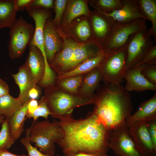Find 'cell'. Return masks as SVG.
<instances>
[{
    "mask_svg": "<svg viewBox=\"0 0 156 156\" xmlns=\"http://www.w3.org/2000/svg\"><path fill=\"white\" fill-rule=\"evenodd\" d=\"M72 114L58 118L64 135L57 144L64 155L79 152L107 154L110 130L92 112L85 118L78 119L73 117Z\"/></svg>",
    "mask_w": 156,
    "mask_h": 156,
    "instance_id": "cell-1",
    "label": "cell"
},
{
    "mask_svg": "<svg viewBox=\"0 0 156 156\" xmlns=\"http://www.w3.org/2000/svg\"><path fill=\"white\" fill-rule=\"evenodd\" d=\"M92 112L110 130L125 122L133 110L129 92L122 85L105 83L94 95Z\"/></svg>",
    "mask_w": 156,
    "mask_h": 156,
    "instance_id": "cell-2",
    "label": "cell"
},
{
    "mask_svg": "<svg viewBox=\"0 0 156 156\" xmlns=\"http://www.w3.org/2000/svg\"><path fill=\"white\" fill-rule=\"evenodd\" d=\"M44 96L51 113V116L58 119L60 117L72 113L75 108L94 103V97L81 96L66 92L54 85L45 88Z\"/></svg>",
    "mask_w": 156,
    "mask_h": 156,
    "instance_id": "cell-3",
    "label": "cell"
},
{
    "mask_svg": "<svg viewBox=\"0 0 156 156\" xmlns=\"http://www.w3.org/2000/svg\"><path fill=\"white\" fill-rule=\"evenodd\" d=\"M28 129L31 143H34L35 147L42 153L54 155L55 152L54 143L57 144L64 135L58 121L33 120Z\"/></svg>",
    "mask_w": 156,
    "mask_h": 156,
    "instance_id": "cell-4",
    "label": "cell"
},
{
    "mask_svg": "<svg viewBox=\"0 0 156 156\" xmlns=\"http://www.w3.org/2000/svg\"><path fill=\"white\" fill-rule=\"evenodd\" d=\"M99 67L105 83L120 85L124 81L126 71L127 48L106 53Z\"/></svg>",
    "mask_w": 156,
    "mask_h": 156,
    "instance_id": "cell-5",
    "label": "cell"
},
{
    "mask_svg": "<svg viewBox=\"0 0 156 156\" xmlns=\"http://www.w3.org/2000/svg\"><path fill=\"white\" fill-rule=\"evenodd\" d=\"M147 28L146 19L140 18L126 23L116 22L109 36L103 46L105 52L127 48L132 36Z\"/></svg>",
    "mask_w": 156,
    "mask_h": 156,
    "instance_id": "cell-6",
    "label": "cell"
},
{
    "mask_svg": "<svg viewBox=\"0 0 156 156\" xmlns=\"http://www.w3.org/2000/svg\"><path fill=\"white\" fill-rule=\"evenodd\" d=\"M8 49L12 59L21 57L34 36L35 28L21 16L10 28Z\"/></svg>",
    "mask_w": 156,
    "mask_h": 156,
    "instance_id": "cell-7",
    "label": "cell"
},
{
    "mask_svg": "<svg viewBox=\"0 0 156 156\" xmlns=\"http://www.w3.org/2000/svg\"><path fill=\"white\" fill-rule=\"evenodd\" d=\"M108 146L116 156H141L125 122L110 130Z\"/></svg>",
    "mask_w": 156,
    "mask_h": 156,
    "instance_id": "cell-8",
    "label": "cell"
},
{
    "mask_svg": "<svg viewBox=\"0 0 156 156\" xmlns=\"http://www.w3.org/2000/svg\"><path fill=\"white\" fill-rule=\"evenodd\" d=\"M152 37L147 28L132 36L127 47L126 70L135 64L154 45Z\"/></svg>",
    "mask_w": 156,
    "mask_h": 156,
    "instance_id": "cell-9",
    "label": "cell"
},
{
    "mask_svg": "<svg viewBox=\"0 0 156 156\" xmlns=\"http://www.w3.org/2000/svg\"><path fill=\"white\" fill-rule=\"evenodd\" d=\"M128 127L136 148L141 156H156V147L149 133L146 122H136Z\"/></svg>",
    "mask_w": 156,
    "mask_h": 156,
    "instance_id": "cell-10",
    "label": "cell"
},
{
    "mask_svg": "<svg viewBox=\"0 0 156 156\" xmlns=\"http://www.w3.org/2000/svg\"><path fill=\"white\" fill-rule=\"evenodd\" d=\"M89 17L93 38L103 48L116 22L96 10L91 11Z\"/></svg>",
    "mask_w": 156,
    "mask_h": 156,
    "instance_id": "cell-11",
    "label": "cell"
},
{
    "mask_svg": "<svg viewBox=\"0 0 156 156\" xmlns=\"http://www.w3.org/2000/svg\"><path fill=\"white\" fill-rule=\"evenodd\" d=\"M28 12L29 15L34 21L35 28L34 36L28 44V46H35L41 52L45 61L47 60L43 44V30L46 20L51 15L48 9L38 8L31 10Z\"/></svg>",
    "mask_w": 156,
    "mask_h": 156,
    "instance_id": "cell-12",
    "label": "cell"
},
{
    "mask_svg": "<svg viewBox=\"0 0 156 156\" xmlns=\"http://www.w3.org/2000/svg\"><path fill=\"white\" fill-rule=\"evenodd\" d=\"M104 52L102 46L94 39L83 43H78L66 72L73 69L86 60Z\"/></svg>",
    "mask_w": 156,
    "mask_h": 156,
    "instance_id": "cell-13",
    "label": "cell"
},
{
    "mask_svg": "<svg viewBox=\"0 0 156 156\" xmlns=\"http://www.w3.org/2000/svg\"><path fill=\"white\" fill-rule=\"evenodd\" d=\"M146 64L132 67L126 71L124 79L126 81V83L124 88L127 91L140 92L156 90V85L148 81L141 73L142 69Z\"/></svg>",
    "mask_w": 156,
    "mask_h": 156,
    "instance_id": "cell-14",
    "label": "cell"
},
{
    "mask_svg": "<svg viewBox=\"0 0 156 156\" xmlns=\"http://www.w3.org/2000/svg\"><path fill=\"white\" fill-rule=\"evenodd\" d=\"M43 44L48 62L49 64L55 55L62 49L63 43L59 34L49 18L45 23L43 30Z\"/></svg>",
    "mask_w": 156,
    "mask_h": 156,
    "instance_id": "cell-15",
    "label": "cell"
},
{
    "mask_svg": "<svg viewBox=\"0 0 156 156\" xmlns=\"http://www.w3.org/2000/svg\"><path fill=\"white\" fill-rule=\"evenodd\" d=\"M121 1L123 5L122 8L110 13L97 11L111 17L119 23H127L140 18L146 19L140 11L137 0H121Z\"/></svg>",
    "mask_w": 156,
    "mask_h": 156,
    "instance_id": "cell-16",
    "label": "cell"
},
{
    "mask_svg": "<svg viewBox=\"0 0 156 156\" xmlns=\"http://www.w3.org/2000/svg\"><path fill=\"white\" fill-rule=\"evenodd\" d=\"M78 43L70 38H64L62 50L55 55L49 64L50 68L57 72L58 75L66 72Z\"/></svg>",
    "mask_w": 156,
    "mask_h": 156,
    "instance_id": "cell-17",
    "label": "cell"
},
{
    "mask_svg": "<svg viewBox=\"0 0 156 156\" xmlns=\"http://www.w3.org/2000/svg\"><path fill=\"white\" fill-rule=\"evenodd\" d=\"M29 51L26 63L34 83L38 84L44 75L45 65L44 57L35 46H29Z\"/></svg>",
    "mask_w": 156,
    "mask_h": 156,
    "instance_id": "cell-18",
    "label": "cell"
},
{
    "mask_svg": "<svg viewBox=\"0 0 156 156\" xmlns=\"http://www.w3.org/2000/svg\"><path fill=\"white\" fill-rule=\"evenodd\" d=\"M156 120V93L149 100L142 102L137 110L128 117L125 122L128 127L138 122Z\"/></svg>",
    "mask_w": 156,
    "mask_h": 156,
    "instance_id": "cell-19",
    "label": "cell"
},
{
    "mask_svg": "<svg viewBox=\"0 0 156 156\" xmlns=\"http://www.w3.org/2000/svg\"><path fill=\"white\" fill-rule=\"evenodd\" d=\"M11 75L19 88L17 98L23 105L30 99L28 95L29 90L37 84L34 83L25 62L18 68L17 73Z\"/></svg>",
    "mask_w": 156,
    "mask_h": 156,
    "instance_id": "cell-20",
    "label": "cell"
},
{
    "mask_svg": "<svg viewBox=\"0 0 156 156\" xmlns=\"http://www.w3.org/2000/svg\"><path fill=\"white\" fill-rule=\"evenodd\" d=\"M102 80L99 68L86 74L78 90V94L86 97H93L94 92Z\"/></svg>",
    "mask_w": 156,
    "mask_h": 156,
    "instance_id": "cell-21",
    "label": "cell"
},
{
    "mask_svg": "<svg viewBox=\"0 0 156 156\" xmlns=\"http://www.w3.org/2000/svg\"><path fill=\"white\" fill-rule=\"evenodd\" d=\"M106 54V53L104 52L86 60L69 71L58 75L57 78V80L71 76L84 75L95 68H99Z\"/></svg>",
    "mask_w": 156,
    "mask_h": 156,
    "instance_id": "cell-22",
    "label": "cell"
},
{
    "mask_svg": "<svg viewBox=\"0 0 156 156\" xmlns=\"http://www.w3.org/2000/svg\"><path fill=\"white\" fill-rule=\"evenodd\" d=\"M91 12L86 1H68L64 18V24L69 25L76 18L82 16H89Z\"/></svg>",
    "mask_w": 156,
    "mask_h": 156,
    "instance_id": "cell-23",
    "label": "cell"
},
{
    "mask_svg": "<svg viewBox=\"0 0 156 156\" xmlns=\"http://www.w3.org/2000/svg\"><path fill=\"white\" fill-rule=\"evenodd\" d=\"M29 100L10 118L8 119L9 130L11 135L16 141L20 137L24 131L23 128L28 109Z\"/></svg>",
    "mask_w": 156,
    "mask_h": 156,
    "instance_id": "cell-24",
    "label": "cell"
},
{
    "mask_svg": "<svg viewBox=\"0 0 156 156\" xmlns=\"http://www.w3.org/2000/svg\"><path fill=\"white\" fill-rule=\"evenodd\" d=\"M14 0H0V29L10 28L16 21Z\"/></svg>",
    "mask_w": 156,
    "mask_h": 156,
    "instance_id": "cell-25",
    "label": "cell"
},
{
    "mask_svg": "<svg viewBox=\"0 0 156 156\" xmlns=\"http://www.w3.org/2000/svg\"><path fill=\"white\" fill-rule=\"evenodd\" d=\"M72 27H70V32H71L72 35L77 39H78L79 43L94 39L89 16H86V18H81L74 22Z\"/></svg>",
    "mask_w": 156,
    "mask_h": 156,
    "instance_id": "cell-26",
    "label": "cell"
},
{
    "mask_svg": "<svg viewBox=\"0 0 156 156\" xmlns=\"http://www.w3.org/2000/svg\"><path fill=\"white\" fill-rule=\"evenodd\" d=\"M140 11L146 20L151 21L148 31L156 41V0H137Z\"/></svg>",
    "mask_w": 156,
    "mask_h": 156,
    "instance_id": "cell-27",
    "label": "cell"
},
{
    "mask_svg": "<svg viewBox=\"0 0 156 156\" xmlns=\"http://www.w3.org/2000/svg\"><path fill=\"white\" fill-rule=\"evenodd\" d=\"M23 105L18 99L15 98L9 94L0 97V115L5 118L11 117L22 107Z\"/></svg>",
    "mask_w": 156,
    "mask_h": 156,
    "instance_id": "cell-28",
    "label": "cell"
},
{
    "mask_svg": "<svg viewBox=\"0 0 156 156\" xmlns=\"http://www.w3.org/2000/svg\"><path fill=\"white\" fill-rule=\"evenodd\" d=\"M84 76V74L79 75L58 80L57 86L66 92L73 94H78L79 89L82 83Z\"/></svg>",
    "mask_w": 156,
    "mask_h": 156,
    "instance_id": "cell-29",
    "label": "cell"
},
{
    "mask_svg": "<svg viewBox=\"0 0 156 156\" xmlns=\"http://www.w3.org/2000/svg\"><path fill=\"white\" fill-rule=\"evenodd\" d=\"M90 5L96 10L109 14L122 7L121 0H97L90 1Z\"/></svg>",
    "mask_w": 156,
    "mask_h": 156,
    "instance_id": "cell-30",
    "label": "cell"
},
{
    "mask_svg": "<svg viewBox=\"0 0 156 156\" xmlns=\"http://www.w3.org/2000/svg\"><path fill=\"white\" fill-rule=\"evenodd\" d=\"M2 125L0 131V151L9 149L15 141L10 131L8 119L5 118Z\"/></svg>",
    "mask_w": 156,
    "mask_h": 156,
    "instance_id": "cell-31",
    "label": "cell"
},
{
    "mask_svg": "<svg viewBox=\"0 0 156 156\" xmlns=\"http://www.w3.org/2000/svg\"><path fill=\"white\" fill-rule=\"evenodd\" d=\"M51 114V113L43 96L38 101V105L35 110L32 114L27 116L26 118H32L33 120L35 121L37 120L39 117H42L46 120H48L49 116Z\"/></svg>",
    "mask_w": 156,
    "mask_h": 156,
    "instance_id": "cell-32",
    "label": "cell"
},
{
    "mask_svg": "<svg viewBox=\"0 0 156 156\" xmlns=\"http://www.w3.org/2000/svg\"><path fill=\"white\" fill-rule=\"evenodd\" d=\"M68 1L66 0L54 1L53 7L55 14L52 22L57 31L60 30L59 25L64 12L66 8Z\"/></svg>",
    "mask_w": 156,
    "mask_h": 156,
    "instance_id": "cell-33",
    "label": "cell"
},
{
    "mask_svg": "<svg viewBox=\"0 0 156 156\" xmlns=\"http://www.w3.org/2000/svg\"><path fill=\"white\" fill-rule=\"evenodd\" d=\"M25 132V136L21 139L20 142L26 149L28 156H54V155L43 153L36 147L33 146L29 140L28 128L26 130Z\"/></svg>",
    "mask_w": 156,
    "mask_h": 156,
    "instance_id": "cell-34",
    "label": "cell"
},
{
    "mask_svg": "<svg viewBox=\"0 0 156 156\" xmlns=\"http://www.w3.org/2000/svg\"><path fill=\"white\" fill-rule=\"evenodd\" d=\"M153 63H156V45H153L132 67L143 64Z\"/></svg>",
    "mask_w": 156,
    "mask_h": 156,
    "instance_id": "cell-35",
    "label": "cell"
},
{
    "mask_svg": "<svg viewBox=\"0 0 156 156\" xmlns=\"http://www.w3.org/2000/svg\"><path fill=\"white\" fill-rule=\"evenodd\" d=\"M141 73L148 81L156 85V63L146 65Z\"/></svg>",
    "mask_w": 156,
    "mask_h": 156,
    "instance_id": "cell-36",
    "label": "cell"
},
{
    "mask_svg": "<svg viewBox=\"0 0 156 156\" xmlns=\"http://www.w3.org/2000/svg\"><path fill=\"white\" fill-rule=\"evenodd\" d=\"M54 2V1L53 0H32L25 9L29 11L31 10L38 8H52L53 7Z\"/></svg>",
    "mask_w": 156,
    "mask_h": 156,
    "instance_id": "cell-37",
    "label": "cell"
},
{
    "mask_svg": "<svg viewBox=\"0 0 156 156\" xmlns=\"http://www.w3.org/2000/svg\"><path fill=\"white\" fill-rule=\"evenodd\" d=\"M146 123L152 142L156 147V120L146 122Z\"/></svg>",
    "mask_w": 156,
    "mask_h": 156,
    "instance_id": "cell-38",
    "label": "cell"
},
{
    "mask_svg": "<svg viewBox=\"0 0 156 156\" xmlns=\"http://www.w3.org/2000/svg\"><path fill=\"white\" fill-rule=\"evenodd\" d=\"M32 0H14L17 12L23 11L31 3Z\"/></svg>",
    "mask_w": 156,
    "mask_h": 156,
    "instance_id": "cell-39",
    "label": "cell"
},
{
    "mask_svg": "<svg viewBox=\"0 0 156 156\" xmlns=\"http://www.w3.org/2000/svg\"><path fill=\"white\" fill-rule=\"evenodd\" d=\"M40 93V88L37 85L33 87L29 91L28 97L30 99H36L39 96Z\"/></svg>",
    "mask_w": 156,
    "mask_h": 156,
    "instance_id": "cell-40",
    "label": "cell"
},
{
    "mask_svg": "<svg viewBox=\"0 0 156 156\" xmlns=\"http://www.w3.org/2000/svg\"><path fill=\"white\" fill-rule=\"evenodd\" d=\"M38 105V101L36 99H30L28 106L27 116L32 114Z\"/></svg>",
    "mask_w": 156,
    "mask_h": 156,
    "instance_id": "cell-41",
    "label": "cell"
},
{
    "mask_svg": "<svg viewBox=\"0 0 156 156\" xmlns=\"http://www.w3.org/2000/svg\"><path fill=\"white\" fill-rule=\"evenodd\" d=\"M9 88L8 84L0 78V97L9 94Z\"/></svg>",
    "mask_w": 156,
    "mask_h": 156,
    "instance_id": "cell-42",
    "label": "cell"
},
{
    "mask_svg": "<svg viewBox=\"0 0 156 156\" xmlns=\"http://www.w3.org/2000/svg\"><path fill=\"white\" fill-rule=\"evenodd\" d=\"M65 156H107V154H99L79 152L68 154L65 155Z\"/></svg>",
    "mask_w": 156,
    "mask_h": 156,
    "instance_id": "cell-43",
    "label": "cell"
},
{
    "mask_svg": "<svg viewBox=\"0 0 156 156\" xmlns=\"http://www.w3.org/2000/svg\"><path fill=\"white\" fill-rule=\"evenodd\" d=\"M0 156H28V155H18L13 154L7 151V149H5L0 151Z\"/></svg>",
    "mask_w": 156,
    "mask_h": 156,
    "instance_id": "cell-44",
    "label": "cell"
},
{
    "mask_svg": "<svg viewBox=\"0 0 156 156\" xmlns=\"http://www.w3.org/2000/svg\"><path fill=\"white\" fill-rule=\"evenodd\" d=\"M5 118L4 116L0 115V124L3 122L5 119Z\"/></svg>",
    "mask_w": 156,
    "mask_h": 156,
    "instance_id": "cell-45",
    "label": "cell"
},
{
    "mask_svg": "<svg viewBox=\"0 0 156 156\" xmlns=\"http://www.w3.org/2000/svg\"><path fill=\"white\" fill-rule=\"evenodd\" d=\"M57 156H61L60 155H57Z\"/></svg>",
    "mask_w": 156,
    "mask_h": 156,
    "instance_id": "cell-46",
    "label": "cell"
}]
</instances>
